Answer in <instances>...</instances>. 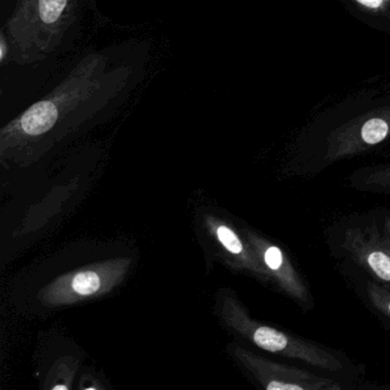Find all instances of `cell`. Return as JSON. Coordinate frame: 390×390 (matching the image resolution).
Segmentation results:
<instances>
[{"label": "cell", "instance_id": "cell-2", "mask_svg": "<svg viewBox=\"0 0 390 390\" xmlns=\"http://www.w3.org/2000/svg\"><path fill=\"white\" fill-rule=\"evenodd\" d=\"M221 314L237 336L270 354L312 366L341 382H355L362 374L360 366L355 365L341 351L255 321L236 298H224Z\"/></svg>", "mask_w": 390, "mask_h": 390}, {"label": "cell", "instance_id": "cell-5", "mask_svg": "<svg viewBox=\"0 0 390 390\" xmlns=\"http://www.w3.org/2000/svg\"><path fill=\"white\" fill-rule=\"evenodd\" d=\"M130 262V259L117 257L68 272L44 286L38 298L47 307H61L102 297L121 284Z\"/></svg>", "mask_w": 390, "mask_h": 390}, {"label": "cell", "instance_id": "cell-6", "mask_svg": "<svg viewBox=\"0 0 390 390\" xmlns=\"http://www.w3.org/2000/svg\"><path fill=\"white\" fill-rule=\"evenodd\" d=\"M237 362L267 390H342L351 388L334 377L318 374L290 364L276 363L264 357L235 347Z\"/></svg>", "mask_w": 390, "mask_h": 390}, {"label": "cell", "instance_id": "cell-7", "mask_svg": "<svg viewBox=\"0 0 390 390\" xmlns=\"http://www.w3.org/2000/svg\"><path fill=\"white\" fill-rule=\"evenodd\" d=\"M268 272L272 284L288 299L292 300L303 312L315 308V298L308 283L303 279L290 255L277 243L267 238L251 228L240 230Z\"/></svg>", "mask_w": 390, "mask_h": 390}, {"label": "cell", "instance_id": "cell-11", "mask_svg": "<svg viewBox=\"0 0 390 390\" xmlns=\"http://www.w3.org/2000/svg\"><path fill=\"white\" fill-rule=\"evenodd\" d=\"M371 211H372L382 233L388 239V242L390 243V209H386V207H377V209H371Z\"/></svg>", "mask_w": 390, "mask_h": 390}, {"label": "cell", "instance_id": "cell-12", "mask_svg": "<svg viewBox=\"0 0 390 390\" xmlns=\"http://www.w3.org/2000/svg\"><path fill=\"white\" fill-rule=\"evenodd\" d=\"M9 51H11V47H9L8 39H7L5 32L1 31V34H0V61H1V63L6 60Z\"/></svg>", "mask_w": 390, "mask_h": 390}, {"label": "cell", "instance_id": "cell-9", "mask_svg": "<svg viewBox=\"0 0 390 390\" xmlns=\"http://www.w3.org/2000/svg\"><path fill=\"white\" fill-rule=\"evenodd\" d=\"M338 269L364 305L390 330V288L345 261H339Z\"/></svg>", "mask_w": 390, "mask_h": 390}, {"label": "cell", "instance_id": "cell-1", "mask_svg": "<svg viewBox=\"0 0 390 390\" xmlns=\"http://www.w3.org/2000/svg\"><path fill=\"white\" fill-rule=\"evenodd\" d=\"M141 78L142 70L133 61L106 51L88 54L53 91L1 128V152L77 128L121 106Z\"/></svg>", "mask_w": 390, "mask_h": 390}, {"label": "cell", "instance_id": "cell-13", "mask_svg": "<svg viewBox=\"0 0 390 390\" xmlns=\"http://www.w3.org/2000/svg\"><path fill=\"white\" fill-rule=\"evenodd\" d=\"M358 3L362 4L364 6L369 7V8H379L382 6L384 0H357Z\"/></svg>", "mask_w": 390, "mask_h": 390}, {"label": "cell", "instance_id": "cell-8", "mask_svg": "<svg viewBox=\"0 0 390 390\" xmlns=\"http://www.w3.org/2000/svg\"><path fill=\"white\" fill-rule=\"evenodd\" d=\"M206 227L212 231L215 240L227 255L233 268L255 276L263 284H272L269 275L264 269L255 250L250 246L242 233L214 217H206Z\"/></svg>", "mask_w": 390, "mask_h": 390}, {"label": "cell", "instance_id": "cell-4", "mask_svg": "<svg viewBox=\"0 0 390 390\" xmlns=\"http://www.w3.org/2000/svg\"><path fill=\"white\" fill-rule=\"evenodd\" d=\"M332 257L363 270L390 288V243L372 211L345 215L325 230Z\"/></svg>", "mask_w": 390, "mask_h": 390}, {"label": "cell", "instance_id": "cell-3", "mask_svg": "<svg viewBox=\"0 0 390 390\" xmlns=\"http://www.w3.org/2000/svg\"><path fill=\"white\" fill-rule=\"evenodd\" d=\"M79 16V0H18L4 27L9 58L36 63L60 49Z\"/></svg>", "mask_w": 390, "mask_h": 390}, {"label": "cell", "instance_id": "cell-10", "mask_svg": "<svg viewBox=\"0 0 390 390\" xmlns=\"http://www.w3.org/2000/svg\"><path fill=\"white\" fill-rule=\"evenodd\" d=\"M389 134V125L382 118L366 121L360 128V141L366 145H375L382 142Z\"/></svg>", "mask_w": 390, "mask_h": 390}]
</instances>
